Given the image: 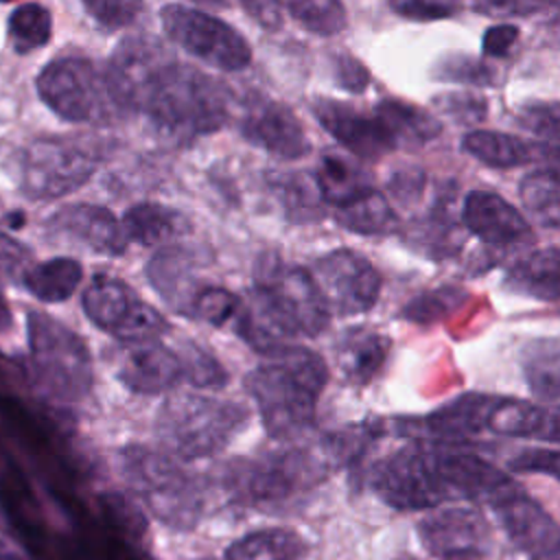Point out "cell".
I'll use <instances>...</instances> for the list:
<instances>
[{
	"label": "cell",
	"mask_w": 560,
	"mask_h": 560,
	"mask_svg": "<svg viewBox=\"0 0 560 560\" xmlns=\"http://www.w3.org/2000/svg\"><path fill=\"white\" fill-rule=\"evenodd\" d=\"M328 383L326 361L304 346H289L245 376V389L269 438L300 442L315 427L317 400Z\"/></svg>",
	"instance_id": "obj_1"
},
{
	"label": "cell",
	"mask_w": 560,
	"mask_h": 560,
	"mask_svg": "<svg viewBox=\"0 0 560 560\" xmlns=\"http://www.w3.org/2000/svg\"><path fill=\"white\" fill-rule=\"evenodd\" d=\"M322 446L284 444L254 459L230 462L221 472V488L236 505L280 514L306 497L330 470Z\"/></svg>",
	"instance_id": "obj_2"
},
{
	"label": "cell",
	"mask_w": 560,
	"mask_h": 560,
	"mask_svg": "<svg viewBox=\"0 0 560 560\" xmlns=\"http://www.w3.org/2000/svg\"><path fill=\"white\" fill-rule=\"evenodd\" d=\"M160 133L192 140L219 131L230 118V94L208 72L175 57L162 70L140 112Z\"/></svg>",
	"instance_id": "obj_3"
},
{
	"label": "cell",
	"mask_w": 560,
	"mask_h": 560,
	"mask_svg": "<svg viewBox=\"0 0 560 560\" xmlns=\"http://www.w3.org/2000/svg\"><path fill=\"white\" fill-rule=\"evenodd\" d=\"M249 409L197 392H173L155 416L160 451L177 462L219 455L247 427Z\"/></svg>",
	"instance_id": "obj_4"
},
{
	"label": "cell",
	"mask_w": 560,
	"mask_h": 560,
	"mask_svg": "<svg viewBox=\"0 0 560 560\" xmlns=\"http://www.w3.org/2000/svg\"><path fill=\"white\" fill-rule=\"evenodd\" d=\"M120 470L131 492L160 523L177 532L192 529L206 508L201 477L160 448L129 444L120 451Z\"/></svg>",
	"instance_id": "obj_5"
},
{
	"label": "cell",
	"mask_w": 560,
	"mask_h": 560,
	"mask_svg": "<svg viewBox=\"0 0 560 560\" xmlns=\"http://www.w3.org/2000/svg\"><path fill=\"white\" fill-rule=\"evenodd\" d=\"M256 319L284 343L317 337L328 328L330 311L308 269L276 256L258 265L256 287L247 298Z\"/></svg>",
	"instance_id": "obj_6"
},
{
	"label": "cell",
	"mask_w": 560,
	"mask_h": 560,
	"mask_svg": "<svg viewBox=\"0 0 560 560\" xmlns=\"http://www.w3.org/2000/svg\"><path fill=\"white\" fill-rule=\"evenodd\" d=\"M28 361L44 394L63 405L81 402L94 385V361L88 343L48 313H26Z\"/></svg>",
	"instance_id": "obj_7"
},
{
	"label": "cell",
	"mask_w": 560,
	"mask_h": 560,
	"mask_svg": "<svg viewBox=\"0 0 560 560\" xmlns=\"http://www.w3.org/2000/svg\"><path fill=\"white\" fill-rule=\"evenodd\" d=\"M35 88L42 103L68 122H107L120 112L105 70L85 57L68 55L48 61L39 70Z\"/></svg>",
	"instance_id": "obj_8"
},
{
	"label": "cell",
	"mask_w": 560,
	"mask_h": 560,
	"mask_svg": "<svg viewBox=\"0 0 560 560\" xmlns=\"http://www.w3.org/2000/svg\"><path fill=\"white\" fill-rule=\"evenodd\" d=\"M85 317L120 343L160 341L168 330L164 315L144 302L136 289L112 273H96L83 289Z\"/></svg>",
	"instance_id": "obj_9"
},
{
	"label": "cell",
	"mask_w": 560,
	"mask_h": 560,
	"mask_svg": "<svg viewBox=\"0 0 560 560\" xmlns=\"http://www.w3.org/2000/svg\"><path fill=\"white\" fill-rule=\"evenodd\" d=\"M160 24L184 52L223 72H238L252 63L249 42L225 20L188 4H164Z\"/></svg>",
	"instance_id": "obj_10"
},
{
	"label": "cell",
	"mask_w": 560,
	"mask_h": 560,
	"mask_svg": "<svg viewBox=\"0 0 560 560\" xmlns=\"http://www.w3.org/2000/svg\"><path fill=\"white\" fill-rule=\"evenodd\" d=\"M368 486L394 510H435L451 501L431 448L420 444L402 446L374 462L368 470Z\"/></svg>",
	"instance_id": "obj_11"
},
{
	"label": "cell",
	"mask_w": 560,
	"mask_h": 560,
	"mask_svg": "<svg viewBox=\"0 0 560 560\" xmlns=\"http://www.w3.org/2000/svg\"><path fill=\"white\" fill-rule=\"evenodd\" d=\"M96 171L92 153L70 140L39 138L28 142L18 160V182L31 199H59L74 192Z\"/></svg>",
	"instance_id": "obj_12"
},
{
	"label": "cell",
	"mask_w": 560,
	"mask_h": 560,
	"mask_svg": "<svg viewBox=\"0 0 560 560\" xmlns=\"http://www.w3.org/2000/svg\"><path fill=\"white\" fill-rule=\"evenodd\" d=\"M311 276L328 304L330 315L350 317L368 313L381 295V273L359 252L339 247L319 256Z\"/></svg>",
	"instance_id": "obj_13"
},
{
	"label": "cell",
	"mask_w": 560,
	"mask_h": 560,
	"mask_svg": "<svg viewBox=\"0 0 560 560\" xmlns=\"http://www.w3.org/2000/svg\"><path fill=\"white\" fill-rule=\"evenodd\" d=\"M171 59L173 55L155 37L131 35L116 44L105 66V77L120 112H140Z\"/></svg>",
	"instance_id": "obj_14"
},
{
	"label": "cell",
	"mask_w": 560,
	"mask_h": 560,
	"mask_svg": "<svg viewBox=\"0 0 560 560\" xmlns=\"http://www.w3.org/2000/svg\"><path fill=\"white\" fill-rule=\"evenodd\" d=\"M243 138L280 160H300L311 153L308 136L295 112L269 96L254 94L241 114Z\"/></svg>",
	"instance_id": "obj_15"
},
{
	"label": "cell",
	"mask_w": 560,
	"mask_h": 560,
	"mask_svg": "<svg viewBox=\"0 0 560 560\" xmlns=\"http://www.w3.org/2000/svg\"><path fill=\"white\" fill-rule=\"evenodd\" d=\"M422 545L440 558L468 560L490 549V527L475 508H440L418 523Z\"/></svg>",
	"instance_id": "obj_16"
},
{
	"label": "cell",
	"mask_w": 560,
	"mask_h": 560,
	"mask_svg": "<svg viewBox=\"0 0 560 560\" xmlns=\"http://www.w3.org/2000/svg\"><path fill=\"white\" fill-rule=\"evenodd\" d=\"M490 505L497 521L521 551L545 560L560 547V525L516 483L497 494Z\"/></svg>",
	"instance_id": "obj_17"
},
{
	"label": "cell",
	"mask_w": 560,
	"mask_h": 560,
	"mask_svg": "<svg viewBox=\"0 0 560 560\" xmlns=\"http://www.w3.org/2000/svg\"><path fill=\"white\" fill-rule=\"evenodd\" d=\"M46 230L98 256H120L129 245L122 219L96 203H70L59 208L48 217Z\"/></svg>",
	"instance_id": "obj_18"
},
{
	"label": "cell",
	"mask_w": 560,
	"mask_h": 560,
	"mask_svg": "<svg viewBox=\"0 0 560 560\" xmlns=\"http://www.w3.org/2000/svg\"><path fill=\"white\" fill-rule=\"evenodd\" d=\"M311 112L317 122L359 160L374 162L396 149L383 122L374 114L370 116L350 103L319 96L313 101Z\"/></svg>",
	"instance_id": "obj_19"
},
{
	"label": "cell",
	"mask_w": 560,
	"mask_h": 560,
	"mask_svg": "<svg viewBox=\"0 0 560 560\" xmlns=\"http://www.w3.org/2000/svg\"><path fill=\"white\" fill-rule=\"evenodd\" d=\"M431 457L451 501L470 499L490 503L497 494L514 483L494 464L486 462L475 453L459 451L451 444L433 446Z\"/></svg>",
	"instance_id": "obj_20"
},
{
	"label": "cell",
	"mask_w": 560,
	"mask_h": 560,
	"mask_svg": "<svg viewBox=\"0 0 560 560\" xmlns=\"http://www.w3.org/2000/svg\"><path fill=\"white\" fill-rule=\"evenodd\" d=\"M116 378L133 394L155 396L173 392L184 381L177 352L162 341L122 343L116 357Z\"/></svg>",
	"instance_id": "obj_21"
},
{
	"label": "cell",
	"mask_w": 560,
	"mask_h": 560,
	"mask_svg": "<svg viewBox=\"0 0 560 560\" xmlns=\"http://www.w3.org/2000/svg\"><path fill=\"white\" fill-rule=\"evenodd\" d=\"M201 254L179 243L160 247L147 265V276L162 300L179 315L190 317L201 291L210 284L199 276Z\"/></svg>",
	"instance_id": "obj_22"
},
{
	"label": "cell",
	"mask_w": 560,
	"mask_h": 560,
	"mask_svg": "<svg viewBox=\"0 0 560 560\" xmlns=\"http://www.w3.org/2000/svg\"><path fill=\"white\" fill-rule=\"evenodd\" d=\"M462 221L472 236L492 247H508L534 241V232L527 219L497 192H468L462 208Z\"/></svg>",
	"instance_id": "obj_23"
},
{
	"label": "cell",
	"mask_w": 560,
	"mask_h": 560,
	"mask_svg": "<svg viewBox=\"0 0 560 560\" xmlns=\"http://www.w3.org/2000/svg\"><path fill=\"white\" fill-rule=\"evenodd\" d=\"M501 396L466 392L446 405L438 407L422 418V429L442 442L468 440L481 431H488L492 411L497 409Z\"/></svg>",
	"instance_id": "obj_24"
},
{
	"label": "cell",
	"mask_w": 560,
	"mask_h": 560,
	"mask_svg": "<svg viewBox=\"0 0 560 560\" xmlns=\"http://www.w3.org/2000/svg\"><path fill=\"white\" fill-rule=\"evenodd\" d=\"M389 348L392 341L387 335L365 326L350 328L337 343V365L348 383L363 387L376 378Z\"/></svg>",
	"instance_id": "obj_25"
},
{
	"label": "cell",
	"mask_w": 560,
	"mask_h": 560,
	"mask_svg": "<svg viewBox=\"0 0 560 560\" xmlns=\"http://www.w3.org/2000/svg\"><path fill=\"white\" fill-rule=\"evenodd\" d=\"M313 182L322 201L335 210H343L376 190L370 175L357 162L337 153H326L319 158Z\"/></svg>",
	"instance_id": "obj_26"
},
{
	"label": "cell",
	"mask_w": 560,
	"mask_h": 560,
	"mask_svg": "<svg viewBox=\"0 0 560 560\" xmlns=\"http://www.w3.org/2000/svg\"><path fill=\"white\" fill-rule=\"evenodd\" d=\"M122 228L129 243L142 247H166L188 232V219L164 203L142 201L122 214Z\"/></svg>",
	"instance_id": "obj_27"
},
{
	"label": "cell",
	"mask_w": 560,
	"mask_h": 560,
	"mask_svg": "<svg viewBox=\"0 0 560 560\" xmlns=\"http://www.w3.org/2000/svg\"><path fill=\"white\" fill-rule=\"evenodd\" d=\"M505 289L532 300L560 302V247L534 249L516 260L505 276Z\"/></svg>",
	"instance_id": "obj_28"
},
{
	"label": "cell",
	"mask_w": 560,
	"mask_h": 560,
	"mask_svg": "<svg viewBox=\"0 0 560 560\" xmlns=\"http://www.w3.org/2000/svg\"><path fill=\"white\" fill-rule=\"evenodd\" d=\"M374 116L383 122L396 149H416L435 140L442 133V122L433 114L400 98L381 101L374 107Z\"/></svg>",
	"instance_id": "obj_29"
},
{
	"label": "cell",
	"mask_w": 560,
	"mask_h": 560,
	"mask_svg": "<svg viewBox=\"0 0 560 560\" xmlns=\"http://www.w3.org/2000/svg\"><path fill=\"white\" fill-rule=\"evenodd\" d=\"M527 389L538 400H560V337H534L518 354Z\"/></svg>",
	"instance_id": "obj_30"
},
{
	"label": "cell",
	"mask_w": 560,
	"mask_h": 560,
	"mask_svg": "<svg viewBox=\"0 0 560 560\" xmlns=\"http://www.w3.org/2000/svg\"><path fill=\"white\" fill-rule=\"evenodd\" d=\"M83 280V267L77 258L55 256L33 262L24 269L22 282L31 295L46 304H59L74 295Z\"/></svg>",
	"instance_id": "obj_31"
},
{
	"label": "cell",
	"mask_w": 560,
	"mask_h": 560,
	"mask_svg": "<svg viewBox=\"0 0 560 560\" xmlns=\"http://www.w3.org/2000/svg\"><path fill=\"white\" fill-rule=\"evenodd\" d=\"M462 149L490 168H516L534 162V142L494 129H472L464 136Z\"/></svg>",
	"instance_id": "obj_32"
},
{
	"label": "cell",
	"mask_w": 560,
	"mask_h": 560,
	"mask_svg": "<svg viewBox=\"0 0 560 560\" xmlns=\"http://www.w3.org/2000/svg\"><path fill=\"white\" fill-rule=\"evenodd\" d=\"M304 538L287 527H265L234 540L223 560H302L306 556Z\"/></svg>",
	"instance_id": "obj_33"
},
{
	"label": "cell",
	"mask_w": 560,
	"mask_h": 560,
	"mask_svg": "<svg viewBox=\"0 0 560 560\" xmlns=\"http://www.w3.org/2000/svg\"><path fill=\"white\" fill-rule=\"evenodd\" d=\"M335 219L341 228L357 234H365V236L392 234L400 228V219L396 210L389 206L387 197L378 190L365 195L363 199L354 201L343 210H335Z\"/></svg>",
	"instance_id": "obj_34"
},
{
	"label": "cell",
	"mask_w": 560,
	"mask_h": 560,
	"mask_svg": "<svg viewBox=\"0 0 560 560\" xmlns=\"http://www.w3.org/2000/svg\"><path fill=\"white\" fill-rule=\"evenodd\" d=\"M9 44L15 52H33L50 42L52 35V15L48 7L39 2H26L11 11L7 20Z\"/></svg>",
	"instance_id": "obj_35"
},
{
	"label": "cell",
	"mask_w": 560,
	"mask_h": 560,
	"mask_svg": "<svg viewBox=\"0 0 560 560\" xmlns=\"http://www.w3.org/2000/svg\"><path fill=\"white\" fill-rule=\"evenodd\" d=\"M518 195L527 212L545 228L560 230V184L540 171L525 175Z\"/></svg>",
	"instance_id": "obj_36"
},
{
	"label": "cell",
	"mask_w": 560,
	"mask_h": 560,
	"mask_svg": "<svg viewBox=\"0 0 560 560\" xmlns=\"http://www.w3.org/2000/svg\"><path fill=\"white\" fill-rule=\"evenodd\" d=\"M468 291L457 284H444L431 291H424L416 298H411L402 311L400 317L413 324H433L438 319L448 317L451 313L459 311L468 302Z\"/></svg>",
	"instance_id": "obj_37"
},
{
	"label": "cell",
	"mask_w": 560,
	"mask_h": 560,
	"mask_svg": "<svg viewBox=\"0 0 560 560\" xmlns=\"http://www.w3.org/2000/svg\"><path fill=\"white\" fill-rule=\"evenodd\" d=\"M431 77L442 83H457L468 88H488L494 83V68L483 59L464 55V52H446L442 55L431 70Z\"/></svg>",
	"instance_id": "obj_38"
},
{
	"label": "cell",
	"mask_w": 560,
	"mask_h": 560,
	"mask_svg": "<svg viewBox=\"0 0 560 560\" xmlns=\"http://www.w3.org/2000/svg\"><path fill=\"white\" fill-rule=\"evenodd\" d=\"M284 9L289 11V15L306 31L315 33V35H337L339 31L346 28L348 24V15H346V7L341 2L335 0H302V2H287Z\"/></svg>",
	"instance_id": "obj_39"
},
{
	"label": "cell",
	"mask_w": 560,
	"mask_h": 560,
	"mask_svg": "<svg viewBox=\"0 0 560 560\" xmlns=\"http://www.w3.org/2000/svg\"><path fill=\"white\" fill-rule=\"evenodd\" d=\"M182 370H184V381L190 383L192 387L201 389H221L228 383V372L221 365L217 357H212L206 348H201L195 341H184L179 350H175Z\"/></svg>",
	"instance_id": "obj_40"
},
{
	"label": "cell",
	"mask_w": 560,
	"mask_h": 560,
	"mask_svg": "<svg viewBox=\"0 0 560 560\" xmlns=\"http://www.w3.org/2000/svg\"><path fill=\"white\" fill-rule=\"evenodd\" d=\"M538 413H540V405L501 396L497 409L492 411L488 431L497 435H508V438H534Z\"/></svg>",
	"instance_id": "obj_41"
},
{
	"label": "cell",
	"mask_w": 560,
	"mask_h": 560,
	"mask_svg": "<svg viewBox=\"0 0 560 560\" xmlns=\"http://www.w3.org/2000/svg\"><path fill=\"white\" fill-rule=\"evenodd\" d=\"M516 125L542 142L560 144V103L558 101H532L521 105Z\"/></svg>",
	"instance_id": "obj_42"
},
{
	"label": "cell",
	"mask_w": 560,
	"mask_h": 560,
	"mask_svg": "<svg viewBox=\"0 0 560 560\" xmlns=\"http://www.w3.org/2000/svg\"><path fill=\"white\" fill-rule=\"evenodd\" d=\"M241 302L232 291H228L221 284H208L201 295L197 298L195 306H192V315L190 319H199L212 326H223L230 319L234 322L241 308Z\"/></svg>",
	"instance_id": "obj_43"
},
{
	"label": "cell",
	"mask_w": 560,
	"mask_h": 560,
	"mask_svg": "<svg viewBox=\"0 0 560 560\" xmlns=\"http://www.w3.org/2000/svg\"><path fill=\"white\" fill-rule=\"evenodd\" d=\"M98 503H101V510L107 516L109 525L116 532L129 536L131 540H138L144 534L147 521H144L142 512L136 508V503L129 501L125 494L105 492V494H101Z\"/></svg>",
	"instance_id": "obj_44"
},
{
	"label": "cell",
	"mask_w": 560,
	"mask_h": 560,
	"mask_svg": "<svg viewBox=\"0 0 560 560\" xmlns=\"http://www.w3.org/2000/svg\"><path fill=\"white\" fill-rule=\"evenodd\" d=\"M435 105L453 120L462 122V125H470V122H481L488 114V103L481 94H475L472 90H462V92H444L438 94Z\"/></svg>",
	"instance_id": "obj_45"
},
{
	"label": "cell",
	"mask_w": 560,
	"mask_h": 560,
	"mask_svg": "<svg viewBox=\"0 0 560 560\" xmlns=\"http://www.w3.org/2000/svg\"><path fill=\"white\" fill-rule=\"evenodd\" d=\"M83 9L105 28L118 31L129 26L142 11V2L133 0H85Z\"/></svg>",
	"instance_id": "obj_46"
},
{
	"label": "cell",
	"mask_w": 560,
	"mask_h": 560,
	"mask_svg": "<svg viewBox=\"0 0 560 560\" xmlns=\"http://www.w3.org/2000/svg\"><path fill=\"white\" fill-rule=\"evenodd\" d=\"M512 472L547 475L560 481V448H523L510 462Z\"/></svg>",
	"instance_id": "obj_47"
},
{
	"label": "cell",
	"mask_w": 560,
	"mask_h": 560,
	"mask_svg": "<svg viewBox=\"0 0 560 560\" xmlns=\"http://www.w3.org/2000/svg\"><path fill=\"white\" fill-rule=\"evenodd\" d=\"M424 171L418 168V166H398L392 175H389V182H387V190L389 195L402 203V206H413L420 197H422V190H424Z\"/></svg>",
	"instance_id": "obj_48"
},
{
	"label": "cell",
	"mask_w": 560,
	"mask_h": 560,
	"mask_svg": "<svg viewBox=\"0 0 560 560\" xmlns=\"http://www.w3.org/2000/svg\"><path fill=\"white\" fill-rule=\"evenodd\" d=\"M332 74L337 85L352 94H361L370 83V70L350 52H337L332 57Z\"/></svg>",
	"instance_id": "obj_49"
},
{
	"label": "cell",
	"mask_w": 560,
	"mask_h": 560,
	"mask_svg": "<svg viewBox=\"0 0 560 560\" xmlns=\"http://www.w3.org/2000/svg\"><path fill=\"white\" fill-rule=\"evenodd\" d=\"M389 9L407 20L416 22H435L446 20L457 11V4L453 2H431V0H394L389 2Z\"/></svg>",
	"instance_id": "obj_50"
},
{
	"label": "cell",
	"mask_w": 560,
	"mask_h": 560,
	"mask_svg": "<svg viewBox=\"0 0 560 560\" xmlns=\"http://www.w3.org/2000/svg\"><path fill=\"white\" fill-rule=\"evenodd\" d=\"M518 39V26L516 24H494L488 26L483 37H481V50L488 57H505L510 52V48L516 44Z\"/></svg>",
	"instance_id": "obj_51"
},
{
	"label": "cell",
	"mask_w": 560,
	"mask_h": 560,
	"mask_svg": "<svg viewBox=\"0 0 560 560\" xmlns=\"http://www.w3.org/2000/svg\"><path fill=\"white\" fill-rule=\"evenodd\" d=\"M547 4L542 2H477L472 4V11L494 15V18H508V15H529L542 11Z\"/></svg>",
	"instance_id": "obj_52"
},
{
	"label": "cell",
	"mask_w": 560,
	"mask_h": 560,
	"mask_svg": "<svg viewBox=\"0 0 560 560\" xmlns=\"http://www.w3.org/2000/svg\"><path fill=\"white\" fill-rule=\"evenodd\" d=\"M534 162L538 164L536 171L560 184V144L534 142Z\"/></svg>",
	"instance_id": "obj_53"
},
{
	"label": "cell",
	"mask_w": 560,
	"mask_h": 560,
	"mask_svg": "<svg viewBox=\"0 0 560 560\" xmlns=\"http://www.w3.org/2000/svg\"><path fill=\"white\" fill-rule=\"evenodd\" d=\"M243 9L262 26L269 31H276L282 26V9L284 4L278 2H243Z\"/></svg>",
	"instance_id": "obj_54"
},
{
	"label": "cell",
	"mask_w": 560,
	"mask_h": 560,
	"mask_svg": "<svg viewBox=\"0 0 560 560\" xmlns=\"http://www.w3.org/2000/svg\"><path fill=\"white\" fill-rule=\"evenodd\" d=\"M534 438L551 444H560V405L540 407Z\"/></svg>",
	"instance_id": "obj_55"
},
{
	"label": "cell",
	"mask_w": 560,
	"mask_h": 560,
	"mask_svg": "<svg viewBox=\"0 0 560 560\" xmlns=\"http://www.w3.org/2000/svg\"><path fill=\"white\" fill-rule=\"evenodd\" d=\"M26 256L28 252L18 241L0 232V273H13Z\"/></svg>",
	"instance_id": "obj_56"
},
{
	"label": "cell",
	"mask_w": 560,
	"mask_h": 560,
	"mask_svg": "<svg viewBox=\"0 0 560 560\" xmlns=\"http://www.w3.org/2000/svg\"><path fill=\"white\" fill-rule=\"evenodd\" d=\"M0 560H28L2 532H0Z\"/></svg>",
	"instance_id": "obj_57"
},
{
	"label": "cell",
	"mask_w": 560,
	"mask_h": 560,
	"mask_svg": "<svg viewBox=\"0 0 560 560\" xmlns=\"http://www.w3.org/2000/svg\"><path fill=\"white\" fill-rule=\"evenodd\" d=\"M547 26H549V31L560 39V7H556V13L549 18Z\"/></svg>",
	"instance_id": "obj_58"
},
{
	"label": "cell",
	"mask_w": 560,
	"mask_h": 560,
	"mask_svg": "<svg viewBox=\"0 0 560 560\" xmlns=\"http://www.w3.org/2000/svg\"><path fill=\"white\" fill-rule=\"evenodd\" d=\"M545 560H560V547H558L549 558H545Z\"/></svg>",
	"instance_id": "obj_59"
},
{
	"label": "cell",
	"mask_w": 560,
	"mask_h": 560,
	"mask_svg": "<svg viewBox=\"0 0 560 560\" xmlns=\"http://www.w3.org/2000/svg\"><path fill=\"white\" fill-rule=\"evenodd\" d=\"M398 560H416V558H409V556H400Z\"/></svg>",
	"instance_id": "obj_60"
},
{
	"label": "cell",
	"mask_w": 560,
	"mask_h": 560,
	"mask_svg": "<svg viewBox=\"0 0 560 560\" xmlns=\"http://www.w3.org/2000/svg\"><path fill=\"white\" fill-rule=\"evenodd\" d=\"M203 560H214V558H203Z\"/></svg>",
	"instance_id": "obj_61"
}]
</instances>
